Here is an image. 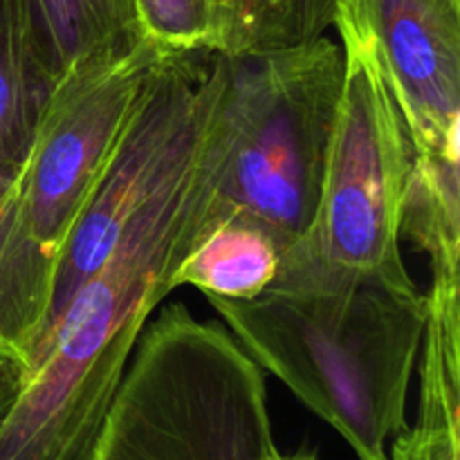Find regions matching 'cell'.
Masks as SVG:
<instances>
[{"label": "cell", "mask_w": 460, "mask_h": 460, "mask_svg": "<svg viewBox=\"0 0 460 460\" xmlns=\"http://www.w3.org/2000/svg\"><path fill=\"white\" fill-rule=\"evenodd\" d=\"M229 63L196 146L139 207L30 355L25 385L0 425V460H90L133 350L187 256L223 216L232 139Z\"/></svg>", "instance_id": "cell-1"}, {"label": "cell", "mask_w": 460, "mask_h": 460, "mask_svg": "<svg viewBox=\"0 0 460 460\" xmlns=\"http://www.w3.org/2000/svg\"><path fill=\"white\" fill-rule=\"evenodd\" d=\"M209 304L256 367L328 422L358 460H391L427 323V295L413 279L344 272L288 250L259 295Z\"/></svg>", "instance_id": "cell-2"}, {"label": "cell", "mask_w": 460, "mask_h": 460, "mask_svg": "<svg viewBox=\"0 0 460 460\" xmlns=\"http://www.w3.org/2000/svg\"><path fill=\"white\" fill-rule=\"evenodd\" d=\"M268 382L225 323L151 317L90 460H279Z\"/></svg>", "instance_id": "cell-3"}, {"label": "cell", "mask_w": 460, "mask_h": 460, "mask_svg": "<svg viewBox=\"0 0 460 460\" xmlns=\"http://www.w3.org/2000/svg\"><path fill=\"white\" fill-rule=\"evenodd\" d=\"M227 61L232 139L220 196L232 214L261 225L283 254L317 211L344 52L319 36Z\"/></svg>", "instance_id": "cell-4"}, {"label": "cell", "mask_w": 460, "mask_h": 460, "mask_svg": "<svg viewBox=\"0 0 460 460\" xmlns=\"http://www.w3.org/2000/svg\"><path fill=\"white\" fill-rule=\"evenodd\" d=\"M344 52L340 106L322 193L308 232L288 250L328 268L407 281L402 218L413 175V144L376 43L335 22Z\"/></svg>", "instance_id": "cell-5"}, {"label": "cell", "mask_w": 460, "mask_h": 460, "mask_svg": "<svg viewBox=\"0 0 460 460\" xmlns=\"http://www.w3.org/2000/svg\"><path fill=\"white\" fill-rule=\"evenodd\" d=\"M166 57L142 40L84 58L58 76L13 182L27 229L57 256Z\"/></svg>", "instance_id": "cell-6"}, {"label": "cell", "mask_w": 460, "mask_h": 460, "mask_svg": "<svg viewBox=\"0 0 460 460\" xmlns=\"http://www.w3.org/2000/svg\"><path fill=\"white\" fill-rule=\"evenodd\" d=\"M376 43L413 144L418 184L460 196V0H332Z\"/></svg>", "instance_id": "cell-7"}, {"label": "cell", "mask_w": 460, "mask_h": 460, "mask_svg": "<svg viewBox=\"0 0 460 460\" xmlns=\"http://www.w3.org/2000/svg\"><path fill=\"white\" fill-rule=\"evenodd\" d=\"M139 27L164 54L250 57L326 36L332 0H135Z\"/></svg>", "instance_id": "cell-8"}, {"label": "cell", "mask_w": 460, "mask_h": 460, "mask_svg": "<svg viewBox=\"0 0 460 460\" xmlns=\"http://www.w3.org/2000/svg\"><path fill=\"white\" fill-rule=\"evenodd\" d=\"M458 290V270H431L418 418L394 438L391 460H460Z\"/></svg>", "instance_id": "cell-9"}, {"label": "cell", "mask_w": 460, "mask_h": 460, "mask_svg": "<svg viewBox=\"0 0 460 460\" xmlns=\"http://www.w3.org/2000/svg\"><path fill=\"white\" fill-rule=\"evenodd\" d=\"M57 81L34 3L0 0V191L21 175Z\"/></svg>", "instance_id": "cell-10"}, {"label": "cell", "mask_w": 460, "mask_h": 460, "mask_svg": "<svg viewBox=\"0 0 460 460\" xmlns=\"http://www.w3.org/2000/svg\"><path fill=\"white\" fill-rule=\"evenodd\" d=\"M58 256L40 245L18 207L16 187L0 191V358L27 367L48 322Z\"/></svg>", "instance_id": "cell-11"}, {"label": "cell", "mask_w": 460, "mask_h": 460, "mask_svg": "<svg viewBox=\"0 0 460 460\" xmlns=\"http://www.w3.org/2000/svg\"><path fill=\"white\" fill-rule=\"evenodd\" d=\"M279 261L274 238L254 220L229 211L180 265L173 288L193 286L207 299H252L277 277Z\"/></svg>", "instance_id": "cell-12"}, {"label": "cell", "mask_w": 460, "mask_h": 460, "mask_svg": "<svg viewBox=\"0 0 460 460\" xmlns=\"http://www.w3.org/2000/svg\"><path fill=\"white\" fill-rule=\"evenodd\" d=\"M58 76L84 58L142 43L135 0H31Z\"/></svg>", "instance_id": "cell-13"}, {"label": "cell", "mask_w": 460, "mask_h": 460, "mask_svg": "<svg viewBox=\"0 0 460 460\" xmlns=\"http://www.w3.org/2000/svg\"><path fill=\"white\" fill-rule=\"evenodd\" d=\"M25 373L27 367L22 362L13 358H0V425L21 395L22 385H25Z\"/></svg>", "instance_id": "cell-14"}, {"label": "cell", "mask_w": 460, "mask_h": 460, "mask_svg": "<svg viewBox=\"0 0 460 460\" xmlns=\"http://www.w3.org/2000/svg\"><path fill=\"white\" fill-rule=\"evenodd\" d=\"M279 460H319V456L313 452H296L292 456H279Z\"/></svg>", "instance_id": "cell-15"}]
</instances>
